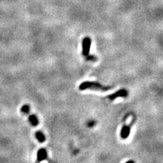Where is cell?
Segmentation results:
<instances>
[{
  "mask_svg": "<svg viewBox=\"0 0 163 163\" xmlns=\"http://www.w3.org/2000/svg\"><path fill=\"white\" fill-rule=\"evenodd\" d=\"M95 122L92 120H89V121L87 122V126H88V127H93V126H95Z\"/></svg>",
  "mask_w": 163,
  "mask_h": 163,
  "instance_id": "30bf717a",
  "label": "cell"
},
{
  "mask_svg": "<svg viewBox=\"0 0 163 163\" xmlns=\"http://www.w3.org/2000/svg\"><path fill=\"white\" fill-rule=\"evenodd\" d=\"M127 95H128L127 91L125 89H121L120 90V91H118L117 92H116V93L109 95L108 98L112 101V100H114L118 97H127Z\"/></svg>",
  "mask_w": 163,
  "mask_h": 163,
  "instance_id": "3957f363",
  "label": "cell"
},
{
  "mask_svg": "<svg viewBox=\"0 0 163 163\" xmlns=\"http://www.w3.org/2000/svg\"><path fill=\"white\" fill-rule=\"evenodd\" d=\"M86 60L87 61H97V58L93 55H88V56H86Z\"/></svg>",
  "mask_w": 163,
  "mask_h": 163,
  "instance_id": "9c48e42d",
  "label": "cell"
},
{
  "mask_svg": "<svg viewBox=\"0 0 163 163\" xmlns=\"http://www.w3.org/2000/svg\"><path fill=\"white\" fill-rule=\"evenodd\" d=\"M132 122L130 123V124L128 126L124 125L123 127H122L121 132H120V136H121V137L122 139H126L128 136H129V134L130 132V128H131Z\"/></svg>",
  "mask_w": 163,
  "mask_h": 163,
  "instance_id": "277c9868",
  "label": "cell"
},
{
  "mask_svg": "<svg viewBox=\"0 0 163 163\" xmlns=\"http://www.w3.org/2000/svg\"><path fill=\"white\" fill-rule=\"evenodd\" d=\"M91 40L88 37H86L82 40V54L86 56L89 54L90 48H91Z\"/></svg>",
  "mask_w": 163,
  "mask_h": 163,
  "instance_id": "7a4b0ae2",
  "label": "cell"
},
{
  "mask_svg": "<svg viewBox=\"0 0 163 163\" xmlns=\"http://www.w3.org/2000/svg\"><path fill=\"white\" fill-rule=\"evenodd\" d=\"M36 137L39 142L44 143L46 141V137H45L44 134L41 131H37L36 132Z\"/></svg>",
  "mask_w": 163,
  "mask_h": 163,
  "instance_id": "52a82bcc",
  "label": "cell"
},
{
  "mask_svg": "<svg viewBox=\"0 0 163 163\" xmlns=\"http://www.w3.org/2000/svg\"><path fill=\"white\" fill-rule=\"evenodd\" d=\"M29 121L30 124H31L33 126H38L39 124L38 118H37V116L36 115H33V114L29 116Z\"/></svg>",
  "mask_w": 163,
  "mask_h": 163,
  "instance_id": "8992f818",
  "label": "cell"
},
{
  "mask_svg": "<svg viewBox=\"0 0 163 163\" xmlns=\"http://www.w3.org/2000/svg\"><path fill=\"white\" fill-rule=\"evenodd\" d=\"M126 163H134V162L133 160H129V161H128V162H126Z\"/></svg>",
  "mask_w": 163,
  "mask_h": 163,
  "instance_id": "8fae6325",
  "label": "cell"
},
{
  "mask_svg": "<svg viewBox=\"0 0 163 163\" xmlns=\"http://www.w3.org/2000/svg\"><path fill=\"white\" fill-rule=\"evenodd\" d=\"M20 111L24 114H28L30 111V107L28 105H24L20 109Z\"/></svg>",
  "mask_w": 163,
  "mask_h": 163,
  "instance_id": "ba28073f",
  "label": "cell"
},
{
  "mask_svg": "<svg viewBox=\"0 0 163 163\" xmlns=\"http://www.w3.org/2000/svg\"><path fill=\"white\" fill-rule=\"evenodd\" d=\"M47 152L44 148H41L38 151L37 153V160L38 162H42V161L46 160L47 158Z\"/></svg>",
  "mask_w": 163,
  "mask_h": 163,
  "instance_id": "5b68a950",
  "label": "cell"
},
{
  "mask_svg": "<svg viewBox=\"0 0 163 163\" xmlns=\"http://www.w3.org/2000/svg\"><path fill=\"white\" fill-rule=\"evenodd\" d=\"M79 89L80 91H84L86 89L95 90V91H107L108 90L111 89L110 86H105L101 85L99 82H84L82 83L79 86Z\"/></svg>",
  "mask_w": 163,
  "mask_h": 163,
  "instance_id": "6da1fadb",
  "label": "cell"
}]
</instances>
